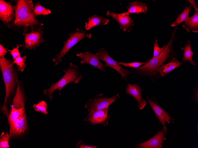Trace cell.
Returning a JSON list of instances; mask_svg holds the SVG:
<instances>
[{"mask_svg": "<svg viewBox=\"0 0 198 148\" xmlns=\"http://www.w3.org/2000/svg\"><path fill=\"white\" fill-rule=\"evenodd\" d=\"M108 107L95 111L89 116H87L84 121L93 124H101L105 125L108 119Z\"/></svg>", "mask_w": 198, "mask_h": 148, "instance_id": "15", "label": "cell"}, {"mask_svg": "<svg viewBox=\"0 0 198 148\" xmlns=\"http://www.w3.org/2000/svg\"><path fill=\"white\" fill-rule=\"evenodd\" d=\"M34 9V14L36 17L39 15H47L51 13L50 9L41 5L39 2L36 4Z\"/></svg>", "mask_w": 198, "mask_h": 148, "instance_id": "23", "label": "cell"}, {"mask_svg": "<svg viewBox=\"0 0 198 148\" xmlns=\"http://www.w3.org/2000/svg\"><path fill=\"white\" fill-rule=\"evenodd\" d=\"M147 62H133L130 63H126L122 62H119L120 65H122L126 67L134 68H138L140 66L145 64Z\"/></svg>", "mask_w": 198, "mask_h": 148, "instance_id": "29", "label": "cell"}, {"mask_svg": "<svg viewBox=\"0 0 198 148\" xmlns=\"http://www.w3.org/2000/svg\"><path fill=\"white\" fill-rule=\"evenodd\" d=\"M76 56L81 59V64H89L98 68L103 72L106 71L105 67L106 66L100 61L96 53L94 54L87 51L77 53Z\"/></svg>", "mask_w": 198, "mask_h": 148, "instance_id": "13", "label": "cell"}, {"mask_svg": "<svg viewBox=\"0 0 198 148\" xmlns=\"http://www.w3.org/2000/svg\"><path fill=\"white\" fill-rule=\"evenodd\" d=\"M99 59L103 61L106 66L110 67L117 71L122 77L125 78L127 77L129 71L122 67L117 62L109 55L106 49L101 48L96 53Z\"/></svg>", "mask_w": 198, "mask_h": 148, "instance_id": "8", "label": "cell"}, {"mask_svg": "<svg viewBox=\"0 0 198 148\" xmlns=\"http://www.w3.org/2000/svg\"><path fill=\"white\" fill-rule=\"evenodd\" d=\"M181 49L183 51L184 53L183 56L182 57V61L185 62L188 61L191 64L195 65L196 64L192 59L194 53L191 49V42L188 40L185 46L181 48Z\"/></svg>", "mask_w": 198, "mask_h": 148, "instance_id": "22", "label": "cell"}, {"mask_svg": "<svg viewBox=\"0 0 198 148\" xmlns=\"http://www.w3.org/2000/svg\"><path fill=\"white\" fill-rule=\"evenodd\" d=\"M147 99L156 117L163 126H166V122L170 123V122H173L174 119L172 118L167 112L157 103L152 101L148 97H147Z\"/></svg>", "mask_w": 198, "mask_h": 148, "instance_id": "14", "label": "cell"}, {"mask_svg": "<svg viewBox=\"0 0 198 148\" xmlns=\"http://www.w3.org/2000/svg\"><path fill=\"white\" fill-rule=\"evenodd\" d=\"M23 45V44L17 45L16 48L13 47L12 50L8 51L10 52V53L12 56L13 61H14L18 56L21 55V53H20L19 51V48Z\"/></svg>", "mask_w": 198, "mask_h": 148, "instance_id": "28", "label": "cell"}, {"mask_svg": "<svg viewBox=\"0 0 198 148\" xmlns=\"http://www.w3.org/2000/svg\"><path fill=\"white\" fill-rule=\"evenodd\" d=\"M63 71L65 73L63 76L49 88L43 91L44 94L48 97L50 101L54 97L53 94L56 90H59L60 95L61 90L67 84L72 82L77 84L83 79L82 72L78 70V67L72 63H70L67 69Z\"/></svg>", "mask_w": 198, "mask_h": 148, "instance_id": "5", "label": "cell"}, {"mask_svg": "<svg viewBox=\"0 0 198 148\" xmlns=\"http://www.w3.org/2000/svg\"><path fill=\"white\" fill-rule=\"evenodd\" d=\"M76 148H96L97 147L93 145H85L82 142L80 141L77 143L76 147Z\"/></svg>", "mask_w": 198, "mask_h": 148, "instance_id": "30", "label": "cell"}, {"mask_svg": "<svg viewBox=\"0 0 198 148\" xmlns=\"http://www.w3.org/2000/svg\"><path fill=\"white\" fill-rule=\"evenodd\" d=\"M34 110L37 112H40L46 115L48 114L47 105L45 101L42 100L37 104L33 105Z\"/></svg>", "mask_w": 198, "mask_h": 148, "instance_id": "24", "label": "cell"}, {"mask_svg": "<svg viewBox=\"0 0 198 148\" xmlns=\"http://www.w3.org/2000/svg\"><path fill=\"white\" fill-rule=\"evenodd\" d=\"M119 97V94L109 98L105 97L102 94L96 95L93 99L89 100L85 105L84 108L87 109L89 112L87 116L95 111L108 107Z\"/></svg>", "mask_w": 198, "mask_h": 148, "instance_id": "7", "label": "cell"}, {"mask_svg": "<svg viewBox=\"0 0 198 148\" xmlns=\"http://www.w3.org/2000/svg\"><path fill=\"white\" fill-rule=\"evenodd\" d=\"M178 26L172 31L171 38L162 53L159 56L151 58L137 70L146 75L155 74L157 69L171 58L173 53V43Z\"/></svg>", "mask_w": 198, "mask_h": 148, "instance_id": "3", "label": "cell"}, {"mask_svg": "<svg viewBox=\"0 0 198 148\" xmlns=\"http://www.w3.org/2000/svg\"><path fill=\"white\" fill-rule=\"evenodd\" d=\"M15 13L13 6L5 0H0V19L7 27H12Z\"/></svg>", "mask_w": 198, "mask_h": 148, "instance_id": "9", "label": "cell"}, {"mask_svg": "<svg viewBox=\"0 0 198 148\" xmlns=\"http://www.w3.org/2000/svg\"><path fill=\"white\" fill-rule=\"evenodd\" d=\"M106 15L108 17H111L119 23L120 28L124 31L130 32L134 25L133 19L130 15L122 13H115L108 11Z\"/></svg>", "mask_w": 198, "mask_h": 148, "instance_id": "12", "label": "cell"}, {"mask_svg": "<svg viewBox=\"0 0 198 148\" xmlns=\"http://www.w3.org/2000/svg\"><path fill=\"white\" fill-rule=\"evenodd\" d=\"M167 128L163 126L162 128L158 131L157 134L148 141L137 144L135 148H162L163 141L166 140L165 136L167 134Z\"/></svg>", "mask_w": 198, "mask_h": 148, "instance_id": "11", "label": "cell"}, {"mask_svg": "<svg viewBox=\"0 0 198 148\" xmlns=\"http://www.w3.org/2000/svg\"><path fill=\"white\" fill-rule=\"evenodd\" d=\"M1 44H0V58L4 57L7 52L8 51Z\"/></svg>", "mask_w": 198, "mask_h": 148, "instance_id": "31", "label": "cell"}, {"mask_svg": "<svg viewBox=\"0 0 198 148\" xmlns=\"http://www.w3.org/2000/svg\"><path fill=\"white\" fill-rule=\"evenodd\" d=\"M23 88L21 83H17L16 93L10 106V112L8 115L10 140L23 138L28 131L25 108V97Z\"/></svg>", "mask_w": 198, "mask_h": 148, "instance_id": "1", "label": "cell"}, {"mask_svg": "<svg viewBox=\"0 0 198 148\" xmlns=\"http://www.w3.org/2000/svg\"><path fill=\"white\" fill-rule=\"evenodd\" d=\"M189 33L198 32V12H195L182 25Z\"/></svg>", "mask_w": 198, "mask_h": 148, "instance_id": "20", "label": "cell"}, {"mask_svg": "<svg viewBox=\"0 0 198 148\" xmlns=\"http://www.w3.org/2000/svg\"><path fill=\"white\" fill-rule=\"evenodd\" d=\"M126 92L128 94L134 97L137 100V105L140 110H142L146 104V101L142 96V91L139 87L137 84H129L126 89Z\"/></svg>", "mask_w": 198, "mask_h": 148, "instance_id": "16", "label": "cell"}, {"mask_svg": "<svg viewBox=\"0 0 198 148\" xmlns=\"http://www.w3.org/2000/svg\"><path fill=\"white\" fill-rule=\"evenodd\" d=\"M187 1L190 3L192 6L194 8L195 12H198V8L195 1L194 0H188Z\"/></svg>", "mask_w": 198, "mask_h": 148, "instance_id": "32", "label": "cell"}, {"mask_svg": "<svg viewBox=\"0 0 198 148\" xmlns=\"http://www.w3.org/2000/svg\"><path fill=\"white\" fill-rule=\"evenodd\" d=\"M32 0H17L13 6L15 17L12 27L26 32L29 30H42L43 24L40 22L34 13Z\"/></svg>", "mask_w": 198, "mask_h": 148, "instance_id": "2", "label": "cell"}, {"mask_svg": "<svg viewBox=\"0 0 198 148\" xmlns=\"http://www.w3.org/2000/svg\"><path fill=\"white\" fill-rule=\"evenodd\" d=\"M192 10V6H186L185 9L181 13L177 15L176 19L171 25L172 27H176L181 23L187 21L189 18V14Z\"/></svg>", "mask_w": 198, "mask_h": 148, "instance_id": "21", "label": "cell"}, {"mask_svg": "<svg viewBox=\"0 0 198 148\" xmlns=\"http://www.w3.org/2000/svg\"><path fill=\"white\" fill-rule=\"evenodd\" d=\"M165 45H163L162 47L160 48L158 43V39L155 40L153 44V55L152 58L156 57L159 55L164 51Z\"/></svg>", "mask_w": 198, "mask_h": 148, "instance_id": "27", "label": "cell"}, {"mask_svg": "<svg viewBox=\"0 0 198 148\" xmlns=\"http://www.w3.org/2000/svg\"><path fill=\"white\" fill-rule=\"evenodd\" d=\"M23 35L24 36L25 47L28 49H35L45 42L42 30H33L29 33L24 32Z\"/></svg>", "mask_w": 198, "mask_h": 148, "instance_id": "10", "label": "cell"}, {"mask_svg": "<svg viewBox=\"0 0 198 148\" xmlns=\"http://www.w3.org/2000/svg\"><path fill=\"white\" fill-rule=\"evenodd\" d=\"M92 35V33L86 32L78 28L76 29L75 31L70 33L68 38L64 42L62 49L59 53L57 54L56 57L53 59L54 66L58 65L60 62L70 50L75 45L85 38L90 39Z\"/></svg>", "mask_w": 198, "mask_h": 148, "instance_id": "6", "label": "cell"}, {"mask_svg": "<svg viewBox=\"0 0 198 148\" xmlns=\"http://www.w3.org/2000/svg\"><path fill=\"white\" fill-rule=\"evenodd\" d=\"M182 64V62L173 58L170 62L163 64L158 68L157 70L156 73H159L161 75L164 76Z\"/></svg>", "mask_w": 198, "mask_h": 148, "instance_id": "18", "label": "cell"}, {"mask_svg": "<svg viewBox=\"0 0 198 148\" xmlns=\"http://www.w3.org/2000/svg\"><path fill=\"white\" fill-rule=\"evenodd\" d=\"M88 20L87 22H85V31L98 25H106L109 21V19L97 15H93L89 17Z\"/></svg>", "mask_w": 198, "mask_h": 148, "instance_id": "19", "label": "cell"}, {"mask_svg": "<svg viewBox=\"0 0 198 148\" xmlns=\"http://www.w3.org/2000/svg\"><path fill=\"white\" fill-rule=\"evenodd\" d=\"M13 61L7 59L4 57L0 58V67L5 87L6 92L3 105H5L8 100L13 95L17 86L18 76L13 66Z\"/></svg>", "mask_w": 198, "mask_h": 148, "instance_id": "4", "label": "cell"}, {"mask_svg": "<svg viewBox=\"0 0 198 148\" xmlns=\"http://www.w3.org/2000/svg\"><path fill=\"white\" fill-rule=\"evenodd\" d=\"M26 56H24L23 57L21 55L18 56L15 60L13 61V64H15L18 67V71L23 72L25 68L26 65L25 62L26 61Z\"/></svg>", "mask_w": 198, "mask_h": 148, "instance_id": "25", "label": "cell"}, {"mask_svg": "<svg viewBox=\"0 0 198 148\" xmlns=\"http://www.w3.org/2000/svg\"><path fill=\"white\" fill-rule=\"evenodd\" d=\"M127 12L124 13V14L129 15L132 13H146L148 8L146 4L141 1H137L130 2L127 7Z\"/></svg>", "mask_w": 198, "mask_h": 148, "instance_id": "17", "label": "cell"}, {"mask_svg": "<svg viewBox=\"0 0 198 148\" xmlns=\"http://www.w3.org/2000/svg\"><path fill=\"white\" fill-rule=\"evenodd\" d=\"M10 140L9 133L2 132L0 137V148H9V142Z\"/></svg>", "mask_w": 198, "mask_h": 148, "instance_id": "26", "label": "cell"}]
</instances>
